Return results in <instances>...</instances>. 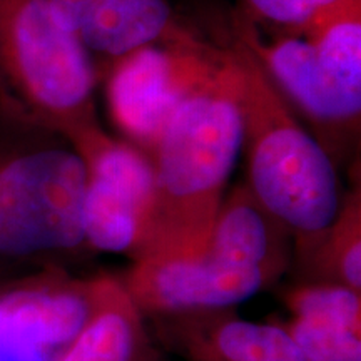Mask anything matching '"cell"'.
Instances as JSON below:
<instances>
[{"mask_svg": "<svg viewBox=\"0 0 361 361\" xmlns=\"http://www.w3.org/2000/svg\"><path fill=\"white\" fill-rule=\"evenodd\" d=\"M85 169L62 135L13 123L0 134V281L69 269L84 236Z\"/></svg>", "mask_w": 361, "mask_h": 361, "instance_id": "3", "label": "cell"}, {"mask_svg": "<svg viewBox=\"0 0 361 361\" xmlns=\"http://www.w3.org/2000/svg\"><path fill=\"white\" fill-rule=\"evenodd\" d=\"M331 2L335 0H245L243 16L252 24L264 22L278 27L283 34L296 35L316 11Z\"/></svg>", "mask_w": 361, "mask_h": 361, "instance_id": "17", "label": "cell"}, {"mask_svg": "<svg viewBox=\"0 0 361 361\" xmlns=\"http://www.w3.org/2000/svg\"><path fill=\"white\" fill-rule=\"evenodd\" d=\"M293 236L252 196L246 184L226 192L206 250L229 263L263 273L268 288L290 269Z\"/></svg>", "mask_w": 361, "mask_h": 361, "instance_id": "11", "label": "cell"}, {"mask_svg": "<svg viewBox=\"0 0 361 361\" xmlns=\"http://www.w3.org/2000/svg\"><path fill=\"white\" fill-rule=\"evenodd\" d=\"M66 141L84 162L82 226L89 250L135 259L154 188L152 161L101 124L75 130Z\"/></svg>", "mask_w": 361, "mask_h": 361, "instance_id": "6", "label": "cell"}, {"mask_svg": "<svg viewBox=\"0 0 361 361\" xmlns=\"http://www.w3.org/2000/svg\"><path fill=\"white\" fill-rule=\"evenodd\" d=\"M233 35L250 49L286 101L303 114L338 168L360 135L361 92L346 87L319 64L313 49L300 35L261 40L258 27L234 16Z\"/></svg>", "mask_w": 361, "mask_h": 361, "instance_id": "7", "label": "cell"}, {"mask_svg": "<svg viewBox=\"0 0 361 361\" xmlns=\"http://www.w3.org/2000/svg\"><path fill=\"white\" fill-rule=\"evenodd\" d=\"M121 281L147 318L229 310L268 288L261 271L207 251L137 259Z\"/></svg>", "mask_w": 361, "mask_h": 361, "instance_id": "8", "label": "cell"}, {"mask_svg": "<svg viewBox=\"0 0 361 361\" xmlns=\"http://www.w3.org/2000/svg\"><path fill=\"white\" fill-rule=\"evenodd\" d=\"M59 361H164L119 278L104 274L97 308Z\"/></svg>", "mask_w": 361, "mask_h": 361, "instance_id": "12", "label": "cell"}, {"mask_svg": "<svg viewBox=\"0 0 361 361\" xmlns=\"http://www.w3.org/2000/svg\"><path fill=\"white\" fill-rule=\"evenodd\" d=\"M241 152V121L224 57L213 82L176 111L152 152L154 188L137 259L206 250Z\"/></svg>", "mask_w": 361, "mask_h": 361, "instance_id": "1", "label": "cell"}, {"mask_svg": "<svg viewBox=\"0 0 361 361\" xmlns=\"http://www.w3.org/2000/svg\"><path fill=\"white\" fill-rule=\"evenodd\" d=\"M49 6L92 61L94 56L104 57L107 66L144 45L207 44L183 25L168 0H49Z\"/></svg>", "mask_w": 361, "mask_h": 361, "instance_id": "9", "label": "cell"}, {"mask_svg": "<svg viewBox=\"0 0 361 361\" xmlns=\"http://www.w3.org/2000/svg\"><path fill=\"white\" fill-rule=\"evenodd\" d=\"M97 72L49 0H0V109L8 121L67 137L99 124Z\"/></svg>", "mask_w": 361, "mask_h": 361, "instance_id": "4", "label": "cell"}, {"mask_svg": "<svg viewBox=\"0 0 361 361\" xmlns=\"http://www.w3.org/2000/svg\"><path fill=\"white\" fill-rule=\"evenodd\" d=\"M223 47L144 45L107 66L111 116L128 142L152 157L176 111L218 78Z\"/></svg>", "mask_w": 361, "mask_h": 361, "instance_id": "5", "label": "cell"}, {"mask_svg": "<svg viewBox=\"0 0 361 361\" xmlns=\"http://www.w3.org/2000/svg\"><path fill=\"white\" fill-rule=\"evenodd\" d=\"M319 64L346 87L361 92V0H335L298 30Z\"/></svg>", "mask_w": 361, "mask_h": 361, "instance_id": "14", "label": "cell"}, {"mask_svg": "<svg viewBox=\"0 0 361 361\" xmlns=\"http://www.w3.org/2000/svg\"><path fill=\"white\" fill-rule=\"evenodd\" d=\"M290 316L328 318L361 328V293L341 284L298 283L281 293Z\"/></svg>", "mask_w": 361, "mask_h": 361, "instance_id": "16", "label": "cell"}, {"mask_svg": "<svg viewBox=\"0 0 361 361\" xmlns=\"http://www.w3.org/2000/svg\"><path fill=\"white\" fill-rule=\"evenodd\" d=\"M286 331L306 361H361L358 326L328 318H300L273 322Z\"/></svg>", "mask_w": 361, "mask_h": 361, "instance_id": "15", "label": "cell"}, {"mask_svg": "<svg viewBox=\"0 0 361 361\" xmlns=\"http://www.w3.org/2000/svg\"><path fill=\"white\" fill-rule=\"evenodd\" d=\"M223 57L241 121L246 186L291 233L293 246L303 245L340 209L338 168L241 40L233 35Z\"/></svg>", "mask_w": 361, "mask_h": 361, "instance_id": "2", "label": "cell"}, {"mask_svg": "<svg viewBox=\"0 0 361 361\" xmlns=\"http://www.w3.org/2000/svg\"><path fill=\"white\" fill-rule=\"evenodd\" d=\"M157 338L188 361H306L286 331L252 323L233 308L152 316Z\"/></svg>", "mask_w": 361, "mask_h": 361, "instance_id": "10", "label": "cell"}, {"mask_svg": "<svg viewBox=\"0 0 361 361\" xmlns=\"http://www.w3.org/2000/svg\"><path fill=\"white\" fill-rule=\"evenodd\" d=\"M300 283H331L361 293V189L345 192L335 219L303 245L293 246Z\"/></svg>", "mask_w": 361, "mask_h": 361, "instance_id": "13", "label": "cell"}]
</instances>
